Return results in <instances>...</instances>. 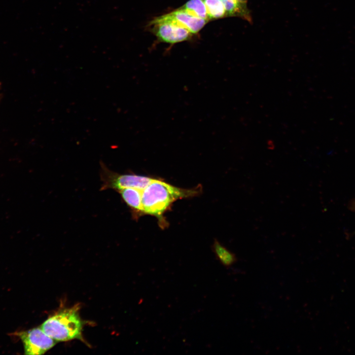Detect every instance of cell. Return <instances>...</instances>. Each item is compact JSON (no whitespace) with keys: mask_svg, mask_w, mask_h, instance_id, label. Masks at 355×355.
Returning <instances> with one entry per match:
<instances>
[{"mask_svg":"<svg viewBox=\"0 0 355 355\" xmlns=\"http://www.w3.org/2000/svg\"><path fill=\"white\" fill-rule=\"evenodd\" d=\"M197 193L196 189L180 188L154 178L142 191V213L162 218L163 213L174 202Z\"/></svg>","mask_w":355,"mask_h":355,"instance_id":"6da1fadb","label":"cell"},{"mask_svg":"<svg viewBox=\"0 0 355 355\" xmlns=\"http://www.w3.org/2000/svg\"><path fill=\"white\" fill-rule=\"evenodd\" d=\"M79 304L58 310L39 326L48 336L57 341L73 339L83 340V321L79 315Z\"/></svg>","mask_w":355,"mask_h":355,"instance_id":"7a4b0ae2","label":"cell"},{"mask_svg":"<svg viewBox=\"0 0 355 355\" xmlns=\"http://www.w3.org/2000/svg\"><path fill=\"white\" fill-rule=\"evenodd\" d=\"M101 178L103 182L101 189L118 191L133 188L142 191L154 178L133 174H120L114 172L105 165H102Z\"/></svg>","mask_w":355,"mask_h":355,"instance_id":"3957f363","label":"cell"},{"mask_svg":"<svg viewBox=\"0 0 355 355\" xmlns=\"http://www.w3.org/2000/svg\"><path fill=\"white\" fill-rule=\"evenodd\" d=\"M22 341L24 354L29 355H42L57 343L40 327L14 333Z\"/></svg>","mask_w":355,"mask_h":355,"instance_id":"277c9868","label":"cell"},{"mask_svg":"<svg viewBox=\"0 0 355 355\" xmlns=\"http://www.w3.org/2000/svg\"><path fill=\"white\" fill-rule=\"evenodd\" d=\"M152 30L158 39L168 43L188 39L192 34L186 29L160 16L150 23Z\"/></svg>","mask_w":355,"mask_h":355,"instance_id":"5b68a950","label":"cell"},{"mask_svg":"<svg viewBox=\"0 0 355 355\" xmlns=\"http://www.w3.org/2000/svg\"><path fill=\"white\" fill-rule=\"evenodd\" d=\"M161 16L186 29L192 34L199 32L208 21L192 15L181 8Z\"/></svg>","mask_w":355,"mask_h":355,"instance_id":"8992f818","label":"cell"},{"mask_svg":"<svg viewBox=\"0 0 355 355\" xmlns=\"http://www.w3.org/2000/svg\"><path fill=\"white\" fill-rule=\"evenodd\" d=\"M224 5L227 17H237L252 22L250 11L247 3L240 2L237 0H220Z\"/></svg>","mask_w":355,"mask_h":355,"instance_id":"52a82bcc","label":"cell"},{"mask_svg":"<svg viewBox=\"0 0 355 355\" xmlns=\"http://www.w3.org/2000/svg\"><path fill=\"white\" fill-rule=\"evenodd\" d=\"M117 192L131 209L142 213V190L133 188H127L118 190Z\"/></svg>","mask_w":355,"mask_h":355,"instance_id":"ba28073f","label":"cell"},{"mask_svg":"<svg viewBox=\"0 0 355 355\" xmlns=\"http://www.w3.org/2000/svg\"><path fill=\"white\" fill-rule=\"evenodd\" d=\"M213 248L217 260L224 267L229 268L237 262V258L235 254L230 251L218 241L214 242Z\"/></svg>","mask_w":355,"mask_h":355,"instance_id":"9c48e42d","label":"cell"},{"mask_svg":"<svg viewBox=\"0 0 355 355\" xmlns=\"http://www.w3.org/2000/svg\"><path fill=\"white\" fill-rule=\"evenodd\" d=\"M181 8L194 16L207 20L209 19L203 0H190Z\"/></svg>","mask_w":355,"mask_h":355,"instance_id":"30bf717a","label":"cell"},{"mask_svg":"<svg viewBox=\"0 0 355 355\" xmlns=\"http://www.w3.org/2000/svg\"><path fill=\"white\" fill-rule=\"evenodd\" d=\"M209 20L227 17L225 7L220 0H203Z\"/></svg>","mask_w":355,"mask_h":355,"instance_id":"8fae6325","label":"cell"},{"mask_svg":"<svg viewBox=\"0 0 355 355\" xmlns=\"http://www.w3.org/2000/svg\"><path fill=\"white\" fill-rule=\"evenodd\" d=\"M238 0L240 2H243V3H247V2L248 1V0Z\"/></svg>","mask_w":355,"mask_h":355,"instance_id":"7c38bea8","label":"cell"}]
</instances>
